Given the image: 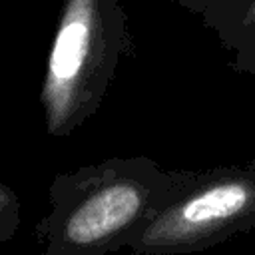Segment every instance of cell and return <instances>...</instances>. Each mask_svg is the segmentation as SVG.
Masks as SVG:
<instances>
[{"label": "cell", "mask_w": 255, "mask_h": 255, "mask_svg": "<svg viewBox=\"0 0 255 255\" xmlns=\"http://www.w3.org/2000/svg\"><path fill=\"white\" fill-rule=\"evenodd\" d=\"M253 199V189L241 181H227L187 199L179 209L167 213L147 233V243H173L221 223L241 211Z\"/></svg>", "instance_id": "2"}, {"label": "cell", "mask_w": 255, "mask_h": 255, "mask_svg": "<svg viewBox=\"0 0 255 255\" xmlns=\"http://www.w3.org/2000/svg\"><path fill=\"white\" fill-rule=\"evenodd\" d=\"M141 199V189L133 183H114L100 189L70 215L66 239L88 245L116 233L135 217Z\"/></svg>", "instance_id": "3"}, {"label": "cell", "mask_w": 255, "mask_h": 255, "mask_svg": "<svg viewBox=\"0 0 255 255\" xmlns=\"http://www.w3.org/2000/svg\"><path fill=\"white\" fill-rule=\"evenodd\" d=\"M92 24L94 0H70L48 62L46 106L52 128H58L68 116L74 84L88 56Z\"/></svg>", "instance_id": "1"}]
</instances>
